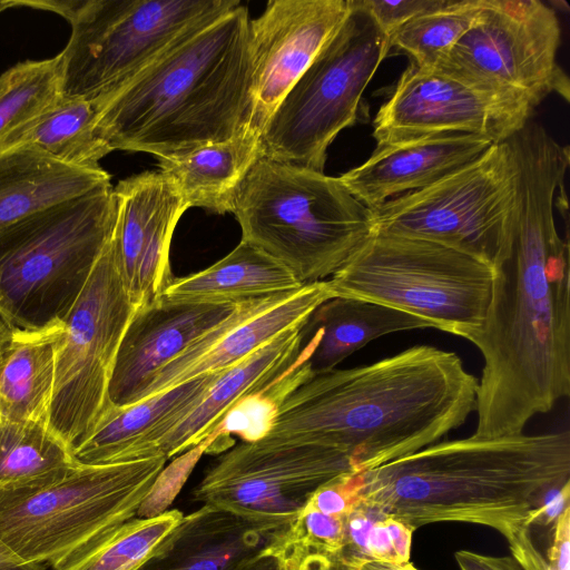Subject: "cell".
I'll return each mask as SVG.
<instances>
[{
  "instance_id": "cell-37",
  "label": "cell",
  "mask_w": 570,
  "mask_h": 570,
  "mask_svg": "<svg viewBox=\"0 0 570 570\" xmlns=\"http://www.w3.org/2000/svg\"><path fill=\"white\" fill-rule=\"evenodd\" d=\"M354 475L341 478L322 487L306 505L325 514L345 517L357 502Z\"/></svg>"
},
{
  "instance_id": "cell-8",
  "label": "cell",
  "mask_w": 570,
  "mask_h": 570,
  "mask_svg": "<svg viewBox=\"0 0 570 570\" xmlns=\"http://www.w3.org/2000/svg\"><path fill=\"white\" fill-rule=\"evenodd\" d=\"M493 268L430 240L374 230L326 279L332 297L392 307L465 340L484 320Z\"/></svg>"
},
{
  "instance_id": "cell-10",
  "label": "cell",
  "mask_w": 570,
  "mask_h": 570,
  "mask_svg": "<svg viewBox=\"0 0 570 570\" xmlns=\"http://www.w3.org/2000/svg\"><path fill=\"white\" fill-rule=\"evenodd\" d=\"M519 208L518 166L508 140L439 181L372 209L374 230L421 238L492 268L510 253Z\"/></svg>"
},
{
  "instance_id": "cell-36",
  "label": "cell",
  "mask_w": 570,
  "mask_h": 570,
  "mask_svg": "<svg viewBox=\"0 0 570 570\" xmlns=\"http://www.w3.org/2000/svg\"><path fill=\"white\" fill-rule=\"evenodd\" d=\"M444 2L445 0H348L353 9L367 14L389 38L406 21Z\"/></svg>"
},
{
  "instance_id": "cell-12",
  "label": "cell",
  "mask_w": 570,
  "mask_h": 570,
  "mask_svg": "<svg viewBox=\"0 0 570 570\" xmlns=\"http://www.w3.org/2000/svg\"><path fill=\"white\" fill-rule=\"evenodd\" d=\"M137 308L125 285L114 234L65 316L56 354L49 429L73 451L111 409L116 356Z\"/></svg>"
},
{
  "instance_id": "cell-20",
  "label": "cell",
  "mask_w": 570,
  "mask_h": 570,
  "mask_svg": "<svg viewBox=\"0 0 570 570\" xmlns=\"http://www.w3.org/2000/svg\"><path fill=\"white\" fill-rule=\"evenodd\" d=\"M288 528L202 504L183 515L136 570H238L278 543Z\"/></svg>"
},
{
  "instance_id": "cell-38",
  "label": "cell",
  "mask_w": 570,
  "mask_h": 570,
  "mask_svg": "<svg viewBox=\"0 0 570 570\" xmlns=\"http://www.w3.org/2000/svg\"><path fill=\"white\" fill-rule=\"evenodd\" d=\"M512 557L522 570H551L546 556L533 541L532 530L522 525L507 538Z\"/></svg>"
},
{
  "instance_id": "cell-13",
  "label": "cell",
  "mask_w": 570,
  "mask_h": 570,
  "mask_svg": "<svg viewBox=\"0 0 570 570\" xmlns=\"http://www.w3.org/2000/svg\"><path fill=\"white\" fill-rule=\"evenodd\" d=\"M561 26L540 0H484L471 29L434 67L471 82L521 94L538 107L550 95L569 101L558 62Z\"/></svg>"
},
{
  "instance_id": "cell-45",
  "label": "cell",
  "mask_w": 570,
  "mask_h": 570,
  "mask_svg": "<svg viewBox=\"0 0 570 570\" xmlns=\"http://www.w3.org/2000/svg\"><path fill=\"white\" fill-rule=\"evenodd\" d=\"M16 330L17 328L0 311V362L13 341Z\"/></svg>"
},
{
  "instance_id": "cell-44",
  "label": "cell",
  "mask_w": 570,
  "mask_h": 570,
  "mask_svg": "<svg viewBox=\"0 0 570 570\" xmlns=\"http://www.w3.org/2000/svg\"><path fill=\"white\" fill-rule=\"evenodd\" d=\"M46 563L27 562L0 540V570H46Z\"/></svg>"
},
{
  "instance_id": "cell-22",
  "label": "cell",
  "mask_w": 570,
  "mask_h": 570,
  "mask_svg": "<svg viewBox=\"0 0 570 570\" xmlns=\"http://www.w3.org/2000/svg\"><path fill=\"white\" fill-rule=\"evenodd\" d=\"M222 372L204 374L126 407L111 406L72 451L76 461L101 465L157 456L158 442L200 403Z\"/></svg>"
},
{
  "instance_id": "cell-18",
  "label": "cell",
  "mask_w": 570,
  "mask_h": 570,
  "mask_svg": "<svg viewBox=\"0 0 570 570\" xmlns=\"http://www.w3.org/2000/svg\"><path fill=\"white\" fill-rule=\"evenodd\" d=\"M114 239L121 275L136 308L161 298L175 278L169 250L176 225L187 206L159 171H144L114 187Z\"/></svg>"
},
{
  "instance_id": "cell-33",
  "label": "cell",
  "mask_w": 570,
  "mask_h": 570,
  "mask_svg": "<svg viewBox=\"0 0 570 570\" xmlns=\"http://www.w3.org/2000/svg\"><path fill=\"white\" fill-rule=\"evenodd\" d=\"M61 77L59 55L18 62L0 76V146L62 96Z\"/></svg>"
},
{
  "instance_id": "cell-27",
  "label": "cell",
  "mask_w": 570,
  "mask_h": 570,
  "mask_svg": "<svg viewBox=\"0 0 570 570\" xmlns=\"http://www.w3.org/2000/svg\"><path fill=\"white\" fill-rule=\"evenodd\" d=\"M303 285L283 264L240 240L212 266L175 277L161 297L175 303H240L293 292Z\"/></svg>"
},
{
  "instance_id": "cell-40",
  "label": "cell",
  "mask_w": 570,
  "mask_h": 570,
  "mask_svg": "<svg viewBox=\"0 0 570 570\" xmlns=\"http://www.w3.org/2000/svg\"><path fill=\"white\" fill-rule=\"evenodd\" d=\"M550 531V546L546 559L551 570H570V508Z\"/></svg>"
},
{
  "instance_id": "cell-32",
  "label": "cell",
  "mask_w": 570,
  "mask_h": 570,
  "mask_svg": "<svg viewBox=\"0 0 570 570\" xmlns=\"http://www.w3.org/2000/svg\"><path fill=\"white\" fill-rule=\"evenodd\" d=\"M483 8L484 0H445L399 27L390 36L391 50L406 55L417 67H434L471 29Z\"/></svg>"
},
{
  "instance_id": "cell-19",
  "label": "cell",
  "mask_w": 570,
  "mask_h": 570,
  "mask_svg": "<svg viewBox=\"0 0 570 570\" xmlns=\"http://www.w3.org/2000/svg\"><path fill=\"white\" fill-rule=\"evenodd\" d=\"M238 304L175 303L161 297L138 308L116 356L108 390L112 406L134 404L164 365L230 315Z\"/></svg>"
},
{
  "instance_id": "cell-25",
  "label": "cell",
  "mask_w": 570,
  "mask_h": 570,
  "mask_svg": "<svg viewBox=\"0 0 570 570\" xmlns=\"http://www.w3.org/2000/svg\"><path fill=\"white\" fill-rule=\"evenodd\" d=\"M261 157V135L245 127L227 140L159 159L158 171L176 188L187 208L222 215L234 212L238 190Z\"/></svg>"
},
{
  "instance_id": "cell-46",
  "label": "cell",
  "mask_w": 570,
  "mask_h": 570,
  "mask_svg": "<svg viewBox=\"0 0 570 570\" xmlns=\"http://www.w3.org/2000/svg\"><path fill=\"white\" fill-rule=\"evenodd\" d=\"M357 570H419L410 561L405 563H390L382 561H366Z\"/></svg>"
},
{
  "instance_id": "cell-31",
  "label": "cell",
  "mask_w": 570,
  "mask_h": 570,
  "mask_svg": "<svg viewBox=\"0 0 570 570\" xmlns=\"http://www.w3.org/2000/svg\"><path fill=\"white\" fill-rule=\"evenodd\" d=\"M78 463L47 424L0 416V488L32 483Z\"/></svg>"
},
{
  "instance_id": "cell-4",
  "label": "cell",
  "mask_w": 570,
  "mask_h": 570,
  "mask_svg": "<svg viewBox=\"0 0 570 570\" xmlns=\"http://www.w3.org/2000/svg\"><path fill=\"white\" fill-rule=\"evenodd\" d=\"M249 17L240 3L185 35L99 107L114 150L170 158L247 127Z\"/></svg>"
},
{
  "instance_id": "cell-17",
  "label": "cell",
  "mask_w": 570,
  "mask_h": 570,
  "mask_svg": "<svg viewBox=\"0 0 570 570\" xmlns=\"http://www.w3.org/2000/svg\"><path fill=\"white\" fill-rule=\"evenodd\" d=\"M330 298L326 281H321L304 284L293 292L239 303L230 315L164 365L135 403L204 374L229 368L278 333L305 323L315 308Z\"/></svg>"
},
{
  "instance_id": "cell-35",
  "label": "cell",
  "mask_w": 570,
  "mask_h": 570,
  "mask_svg": "<svg viewBox=\"0 0 570 570\" xmlns=\"http://www.w3.org/2000/svg\"><path fill=\"white\" fill-rule=\"evenodd\" d=\"M344 538V517L325 514L309 505L289 524L286 539L305 551L337 554Z\"/></svg>"
},
{
  "instance_id": "cell-7",
  "label": "cell",
  "mask_w": 570,
  "mask_h": 570,
  "mask_svg": "<svg viewBox=\"0 0 570 570\" xmlns=\"http://www.w3.org/2000/svg\"><path fill=\"white\" fill-rule=\"evenodd\" d=\"M115 223L108 186L0 230V311L16 328L37 330L65 318Z\"/></svg>"
},
{
  "instance_id": "cell-3",
  "label": "cell",
  "mask_w": 570,
  "mask_h": 570,
  "mask_svg": "<svg viewBox=\"0 0 570 570\" xmlns=\"http://www.w3.org/2000/svg\"><path fill=\"white\" fill-rule=\"evenodd\" d=\"M357 501L417 529L456 521L505 539L570 482V432L436 442L354 475Z\"/></svg>"
},
{
  "instance_id": "cell-5",
  "label": "cell",
  "mask_w": 570,
  "mask_h": 570,
  "mask_svg": "<svg viewBox=\"0 0 570 570\" xmlns=\"http://www.w3.org/2000/svg\"><path fill=\"white\" fill-rule=\"evenodd\" d=\"M246 242L302 284L331 277L374 232L372 210L338 177L261 157L233 212Z\"/></svg>"
},
{
  "instance_id": "cell-15",
  "label": "cell",
  "mask_w": 570,
  "mask_h": 570,
  "mask_svg": "<svg viewBox=\"0 0 570 570\" xmlns=\"http://www.w3.org/2000/svg\"><path fill=\"white\" fill-rule=\"evenodd\" d=\"M534 109L521 94L410 62L375 116L373 138L375 148L451 134L478 135L498 144L522 129Z\"/></svg>"
},
{
  "instance_id": "cell-26",
  "label": "cell",
  "mask_w": 570,
  "mask_h": 570,
  "mask_svg": "<svg viewBox=\"0 0 570 570\" xmlns=\"http://www.w3.org/2000/svg\"><path fill=\"white\" fill-rule=\"evenodd\" d=\"M432 328L405 312L350 297H332L309 315L304 325L306 364L312 374L336 368L371 341L397 332Z\"/></svg>"
},
{
  "instance_id": "cell-14",
  "label": "cell",
  "mask_w": 570,
  "mask_h": 570,
  "mask_svg": "<svg viewBox=\"0 0 570 570\" xmlns=\"http://www.w3.org/2000/svg\"><path fill=\"white\" fill-rule=\"evenodd\" d=\"M354 474L351 461L336 450L258 439L222 455L193 498L254 521L288 525L318 489Z\"/></svg>"
},
{
  "instance_id": "cell-11",
  "label": "cell",
  "mask_w": 570,
  "mask_h": 570,
  "mask_svg": "<svg viewBox=\"0 0 570 570\" xmlns=\"http://www.w3.org/2000/svg\"><path fill=\"white\" fill-rule=\"evenodd\" d=\"M390 51V38L350 6L341 28L266 124L262 157L324 173L330 145L357 120L362 95Z\"/></svg>"
},
{
  "instance_id": "cell-39",
  "label": "cell",
  "mask_w": 570,
  "mask_h": 570,
  "mask_svg": "<svg viewBox=\"0 0 570 570\" xmlns=\"http://www.w3.org/2000/svg\"><path fill=\"white\" fill-rule=\"evenodd\" d=\"M570 482L549 492L542 502L529 514L525 524L533 528H548L556 524L562 513L570 508Z\"/></svg>"
},
{
  "instance_id": "cell-29",
  "label": "cell",
  "mask_w": 570,
  "mask_h": 570,
  "mask_svg": "<svg viewBox=\"0 0 570 570\" xmlns=\"http://www.w3.org/2000/svg\"><path fill=\"white\" fill-rule=\"evenodd\" d=\"M98 114L92 101L61 96L10 135L0 151L14 146H31L69 165L98 167L99 160L111 153L96 132Z\"/></svg>"
},
{
  "instance_id": "cell-42",
  "label": "cell",
  "mask_w": 570,
  "mask_h": 570,
  "mask_svg": "<svg viewBox=\"0 0 570 570\" xmlns=\"http://www.w3.org/2000/svg\"><path fill=\"white\" fill-rule=\"evenodd\" d=\"M460 570H522L513 557L485 556L468 550L456 551Z\"/></svg>"
},
{
  "instance_id": "cell-23",
  "label": "cell",
  "mask_w": 570,
  "mask_h": 570,
  "mask_svg": "<svg viewBox=\"0 0 570 570\" xmlns=\"http://www.w3.org/2000/svg\"><path fill=\"white\" fill-rule=\"evenodd\" d=\"M305 323L278 333L223 371L200 403L158 442L156 455L168 460L198 445L216 431L233 407L286 374L299 356Z\"/></svg>"
},
{
  "instance_id": "cell-1",
  "label": "cell",
  "mask_w": 570,
  "mask_h": 570,
  "mask_svg": "<svg viewBox=\"0 0 570 570\" xmlns=\"http://www.w3.org/2000/svg\"><path fill=\"white\" fill-rule=\"evenodd\" d=\"M508 141L519 176L513 242L493 268L483 323L468 340L484 362L474 432L481 438L521 434L570 394V253L553 214L570 151L535 122Z\"/></svg>"
},
{
  "instance_id": "cell-30",
  "label": "cell",
  "mask_w": 570,
  "mask_h": 570,
  "mask_svg": "<svg viewBox=\"0 0 570 570\" xmlns=\"http://www.w3.org/2000/svg\"><path fill=\"white\" fill-rule=\"evenodd\" d=\"M184 514L168 510L126 523L90 540L55 570H136Z\"/></svg>"
},
{
  "instance_id": "cell-28",
  "label": "cell",
  "mask_w": 570,
  "mask_h": 570,
  "mask_svg": "<svg viewBox=\"0 0 570 570\" xmlns=\"http://www.w3.org/2000/svg\"><path fill=\"white\" fill-rule=\"evenodd\" d=\"M62 334V320L37 330H16L0 362L1 417L48 425Z\"/></svg>"
},
{
  "instance_id": "cell-34",
  "label": "cell",
  "mask_w": 570,
  "mask_h": 570,
  "mask_svg": "<svg viewBox=\"0 0 570 570\" xmlns=\"http://www.w3.org/2000/svg\"><path fill=\"white\" fill-rule=\"evenodd\" d=\"M415 529L377 508L357 501L344 517L343 544L337 556L358 568L366 561H410Z\"/></svg>"
},
{
  "instance_id": "cell-2",
  "label": "cell",
  "mask_w": 570,
  "mask_h": 570,
  "mask_svg": "<svg viewBox=\"0 0 570 570\" xmlns=\"http://www.w3.org/2000/svg\"><path fill=\"white\" fill-rule=\"evenodd\" d=\"M478 383L454 352L414 345L312 375L284 396L261 439L336 450L358 474L463 425L476 410Z\"/></svg>"
},
{
  "instance_id": "cell-6",
  "label": "cell",
  "mask_w": 570,
  "mask_h": 570,
  "mask_svg": "<svg viewBox=\"0 0 570 570\" xmlns=\"http://www.w3.org/2000/svg\"><path fill=\"white\" fill-rule=\"evenodd\" d=\"M167 459L90 465L0 488V540L27 562L53 568L90 540L138 514Z\"/></svg>"
},
{
  "instance_id": "cell-24",
  "label": "cell",
  "mask_w": 570,
  "mask_h": 570,
  "mask_svg": "<svg viewBox=\"0 0 570 570\" xmlns=\"http://www.w3.org/2000/svg\"><path fill=\"white\" fill-rule=\"evenodd\" d=\"M111 186L98 167L62 163L31 146L0 151V230L37 213Z\"/></svg>"
},
{
  "instance_id": "cell-21",
  "label": "cell",
  "mask_w": 570,
  "mask_h": 570,
  "mask_svg": "<svg viewBox=\"0 0 570 570\" xmlns=\"http://www.w3.org/2000/svg\"><path fill=\"white\" fill-rule=\"evenodd\" d=\"M494 142L468 134L435 135L375 148L362 165L338 176L344 187L375 209L425 188L485 153Z\"/></svg>"
},
{
  "instance_id": "cell-47",
  "label": "cell",
  "mask_w": 570,
  "mask_h": 570,
  "mask_svg": "<svg viewBox=\"0 0 570 570\" xmlns=\"http://www.w3.org/2000/svg\"><path fill=\"white\" fill-rule=\"evenodd\" d=\"M10 7L11 4L9 0H0V13Z\"/></svg>"
},
{
  "instance_id": "cell-16",
  "label": "cell",
  "mask_w": 570,
  "mask_h": 570,
  "mask_svg": "<svg viewBox=\"0 0 570 570\" xmlns=\"http://www.w3.org/2000/svg\"><path fill=\"white\" fill-rule=\"evenodd\" d=\"M350 14L348 0H272L248 24L247 127L262 135L277 106Z\"/></svg>"
},
{
  "instance_id": "cell-43",
  "label": "cell",
  "mask_w": 570,
  "mask_h": 570,
  "mask_svg": "<svg viewBox=\"0 0 570 570\" xmlns=\"http://www.w3.org/2000/svg\"><path fill=\"white\" fill-rule=\"evenodd\" d=\"M285 537L278 543L264 550L238 570H291Z\"/></svg>"
},
{
  "instance_id": "cell-41",
  "label": "cell",
  "mask_w": 570,
  "mask_h": 570,
  "mask_svg": "<svg viewBox=\"0 0 570 570\" xmlns=\"http://www.w3.org/2000/svg\"><path fill=\"white\" fill-rule=\"evenodd\" d=\"M291 570H357L337 554L305 551L286 539Z\"/></svg>"
},
{
  "instance_id": "cell-9",
  "label": "cell",
  "mask_w": 570,
  "mask_h": 570,
  "mask_svg": "<svg viewBox=\"0 0 570 570\" xmlns=\"http://www.w3.org/2000/svg\"><path fill=\"white\" fill-rule=\"evenodd\" d=\"M237 0H76L59 53L61 94L100 105L176 41Z\"/></svg>"
}]
</instances>
